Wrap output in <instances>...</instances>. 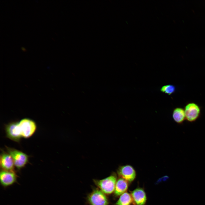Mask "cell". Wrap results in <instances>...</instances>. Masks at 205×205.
I'll return each instance as SVG.
<instances>
[{"label":"cell","mask_w":205,"mask_h":205,"mask_svg":"<svg viewBox=\"0 0 205 205\" xmlns=\"http://www.w3.org/2000/svg\"><path fill=\"white\" fill-rule=\"evenodd\" d=\"M186 120L190 122H193L197 120L200 116L201 109L197 104L190 102L188 103L184 108Z\"/></svg>","instance_id":"obj_5"},{"label":"cell","mask_w":205,"mask_h":205,"mask_svg":"<svg viewBox=\"0 0 205 205\" xmlns=\"http://www.w3.org/2000/svg\"><path fill=\"white\" fill-rule=\"evenodd\" d=\"M133 203L130 194L126 192L121 195L114 205H130Z\"/></svg>","instance_id":"obj_13"},{"label":"cell","mask_w":205,"mask_h":205,"mask_svg":"<svg viewBox=\"0 0 205 205\" xmlns=\"http://www.w3.org/2000/svg\"><path fill=\"white\" fill-rule=\"evenodd\" d=\"M130 194L134 205H144L146 202L147 196L144 190L138 187L131 192Z\"/></svg>","instance_id":"obj_10"},{"label":"cell","mask_w":205,"mask_h":205,"mask_svg":"<svg viewBox=\"0 0 205 205\" xmlns=\"http://www.w3.org/2000/svg\"><path fill=\"white\" fill-rule=\"evenodd\" d=\"M5 130L6 136L11 140L19 142L22 138L19 125L18 122L10 123L5 126Z\"/></svg>","instance_id":"obj_8"},{"label":"cell","mask_w":205,"mask_h":205,"mask_svg":"<svg viewBox=\"0 0 205 205\" xmlns=\"http://www.w3.org/2000/svg\"><path fill=\"white\" fill-rule=\"evenodd\" d=\"M117 180L116 174L113 173L103 179L93 181L98 188L105 194L109 195L114 192Z\"/></svg>","instance_id":"obj_1"},{"label":"cell","mask_w":205,"mask_h":205,"mask_svg":"<svg viewBox=\"0 0 205 205\" xmlns=\"http://www.w3.org/2000/svg\"><path fill=\"white\" fill-rule=\"evenodd\" d=\"M8 153L12 156L15 167L20 171L25 167L28 161L29 156L24 152L14 148L6 146Z\"/></svg>","instance_id":"obj_2"},{"label":"cell","mask_w":205,"mask_h":205,"mask_svg":"<svg viewBox=\"0 0 205 205\" xmlns=\"http://www.w3.org/2000/svg\"><path fill=\"white\" fill-rule=\"evenodd\" d=\"M0 166L1 170L15 171L13 159L8 152L1 150L0 155Z\"/></svg>","instance_id":"obj_9"},{"label":"cell","mask_w":205,"mask_h":205,"mask_svg":"<svg viewBox=\"0 0 205 205\" xmlns=\"http://www.w3.org/2000/svg\"><path fill=\"white\" fill-rule=\"evenodd\" d=\"M117 172L119 177L123 179L128 183L132 182L136 177V171L134 167L130 165L119 166Z\"/></svg>","instance_id":"obj_6"},{"label":"cell","mask_w":205,"mask_h":205,"mask_svg":"<svg viewBox=\"0 0 205 205\" xmlns=\"http://www.w3.org/2000/svg\"><path fill=\"white\" fill-rule=\"evenodd\" d=\"M18 125L22 138H28L35 132L37 126L33 120L29 118H25L18 122Z\"/></svg>","instance_id":"obj_4"},{"label":"cell","mask_w":205,"mask_h":205,"mask_svg":"<svg viewBox=\"0 0 205 205\" xmlns=\"http://www.w3.org/2000/svg\"><path fill=\"white\" fill-rule=\"evenodd\" d=\"M21 49H22V50L23 51H26V50L25 48H24V47H22V48H21Z\"/></svg>","instance_id":"obj_15"},{"label":"cell","mask_w":205,"mask_h":205,"mask_svg":"<svg viewBox=\"0 0 205 205\" xmlns=\"http://www.w3.org/2000/svg\"><path fill=\"white\" fill-rule=\"evenodd\" d=\"M89 205H108L109 201L106 194L98 188H94L87 196Z\"/></svg>","instance_id":"obj_3"},{"label":"cell","mask_w":205,"mask_h":205,"mask_svg":"<svg viewBox=\"0 0 205 205\" xmlns=\"http://www.w3.org/2000/svg\"><path fill=\"white\" fill-rule=\"evenodd\" d=\"M176 88L175 86L172 84H168L162 86L160 89V91L162 93L171 95L175 91Z\"/></svg>","instance_id":"obj_14"},{"label":"cell","mask_w":205,"mask_h":205,"mask_svg":"<svg viewBox=\"0 0 205 205\" xmlns=\"http://www.w3.org/2000/svg\"><path fill=\"white\" fill-rule=\"evenodd\" d=\"M128 183L126 180L119 177L116 183L114 191V195L116 197L120 196L126 192L128 188Z\"/></svg>","instance_id":"obj_11"},{"label":"cell","mask_w":205,"mask_h":205,"mask_svg":"<svg viewBox=\"0 0 205 205\" xmlns=\"http://www.w3.org/2000/svg\"><path fill=\"white\" fill-rule=\"evenodd\" d=\"M172 116L173 120L176 123L182 124L186 120L184 108L180 107L175 108L173 111Z\"/></svg>","instance_id":"obj_12"},{"label":"cell","mask_w":205,"mask_h":205,"mask_svg":"<svg viewBox=\"0 0 205 205\" xmlns=\"http://www.w3.org/2000/svg\"><path fill=\"white\" fill-rule=\"evenodd\" d=\"M18 178L15 171L1 170L0 183L4 188H6L17 182Z\"/></svg>","instance_id":"obj_7"}]
</instances>
